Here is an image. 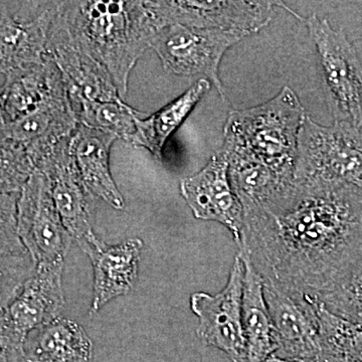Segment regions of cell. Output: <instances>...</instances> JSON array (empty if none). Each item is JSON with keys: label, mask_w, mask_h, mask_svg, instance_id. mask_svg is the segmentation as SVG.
Instances as JSON below:
<instances>
[{"label": "cell", "mask_w": 362, "mask_h": 362, "mask_svg": "<svg viewBox=\"0 0 362 362\" xmlns=\"http://www.w3.org/2000/svg\"><path fill=\"white\" fill-rule=\"evenodd\" d=\"M243 211L239 249L266 284L317 300L362 264V190L354 185L294 178Z\"/></svg>", "instance_id": "obj_1"}, {"label": "cell", "mask_w": 362, "mask_h": 362, "mask_svg": "<svg viewBox=\"0 0 362 362\" xmlns=\"http://www.w3.org/2000/svg\"><path fill=\"white\" fill-rule=\"evenodd\" d=\"M59 18L71 40L110 74L121 98L156 28L145 1H61Z\"/></svg>", "instance_id": "obj_2"}, {"label": "cell", "mask_w": 362, "mask_h": 362, "mask_svg": "<svg viewBox=\"0 0 362 362\" xmlns=\"http://www.w3.org/2000/svg\"><path fill=\"white\" fill-rule=\"evenodd\" d=\"M306 116L294 90L284 87L266 103L228 114L221 151L226 157L254 162L282 180H293L298 137Z\"/></svg>", "instance_id": "obj_3"}, {"label": "cell", "mask_w": 362, "mask_h": 362, "mask_svg": "<svg viewBox=\"0 0 362 362\" xmlns=\"http://www.w3.org/2000/svg\"><path fill=\"white\" fill-rule=\"evenodd\" d=\"M306 25L315 44L326 102L335 123L362 128V64L343 30L311 16Z\"/></svg>", "instance_id": "obj_4"}, {"label": "cell", "mask_w": 362, "mask_h": 362, "mask_svg": "<svg viewBox=\"0 0 362 362\" xmlns=\"http://www.w3.org/2000/svg\"><path fill=\"white\" fill-rule=\"evenodd\" d=\"M294 178H321L362 190V133L349 124L319 125L308 115L299 137Z\"/></svg>", "instance_id": "obj_5"}, {"label": "cell", "mask_w": 362, "mask_h": 362, "mask_svg": "<svg viewBox=\"0 0 362 362\" xmlns=\"http://www.w3.org/2000/svg\"><path fill=\"white\" fill-rule=\"evenodd\" d=\"M246 37L235 30L169 25L153 33L150 49L160 59L164 71L185 77L204 76L225 101L226 93L220 78L221 59L232 45Z\"/></svg>", "instance_id": "obj_6"}, {"label": "cell", "mask_w": 362, "mask_h": 362, "mask_svg": "<svg viewBox=\"0 0 362 362\" xmlns=\"http://www.w3.org/2000/svg\"><path fill=\"white\" fill-rule=\"evenodd\" d=\"M64 264L35 266L23 289L0 314V346L11 362H20L32 331L59 318L65 307Z\"/></svg>", "instance_id": "obj_7"}, {"label": "cell", "mask_w": 362, "mask_h": 362, "mask_svg": "<svg viewBox=\"0 0 362 362\" xmlns=\"http://www.w3.org/2000/svg\"><path fill=\"white\" fill-rule=\"evenodd\" d=\"M71 137L49 150L35 163V168L42 171L49 181L54 206L66 230L81 249L92 258L107 246L93 230V195L74 162Z\"/></svg>", "instance_id": "obj_8"}, {"label": "cell", "mask_w": 362, "mask_h": 362, "mask_svg": "<svg viewBox=\"0 0 362 362\" xmlns=\"http://www.w3.org/2000/svg\"><path fill=\"white\" fill-rule=\"evenodd\" d=\"M18 232L35 266L65 263L73 238L54 206L49 181L37 168L18 199Z\"/></svg>", "instance_id": "obj_9"}, {"label": "cell", "mask_w": 362, "mask_h": 362, "mask_svg": "<svg viewBox=\"0 0 362 362\" xmlns=\"http://www.w3.org/2000/svg\"><path fill=\"white\" fill-rule=\"evenodd\" d=\"M61 1H0V74L45 61Z\"/></svg>", "instance_id": "obj_10"}, {"label": "cell", "mask_w": 362, "mask_h": 362, "mask_svg": "<svg viewBox=\"0 0 362 362\" xmlns=\"http://www.w3.org/2000/svg\"><path fill=\"white\" fill-rule=\"evenodd\" d=\"M245 266L235 257L228 282L218 294L197 292L190 307L199 318L197 333L209 346L221 350L233 362H247L246 338L243 327Z\"/></svg>", "instance_id": "obj_11"}, {"label": "cell", "mask_w": 362, "mask_h": 362, "mask_svg": "<svg viewBox=\"0 0 362 362\" xmlns=\"http://www.w3.org/2000/svg\"><path fill=\"white\" fill-rule=\"evenodd\" d=\"M156 30L180 25L207 30H235L250 35L273 18V1H145Z\"/></svg>", "instance_id": "obj_12"}, {"label": "cell", "mask_w": 362, "mask_h": 362, "mask_svg": "<svg viewBox=\"0 0 362 362\" xmlns=\"http://www.w3.org/2000/svg\"><path fill=\"white\" fill-rule=\"evenodd\" d=\"M78 125L62 74L35 110L0 125V138L25 146L35 166L49 150L71 137Z\"/></svg>", "instance_id": "obj_13"}, {"label": "cell", "mask_w": 362, "mask_h": 362, "mask_svg": "<svg viewBox=\"0 0 362 362\" xmlns=\"http://www.w3.org/2000/svg\"><path fill=\"white\" fill-rule=\"evenodd\" d=\"M264 296L277 344L274 356L284 359L317 361L319 344L316 300L284 291L266 283Z\"/></svg>", "instance_id": "obj_14"}, {"label": "cell", "mask_w": 362, "mask_h": 362, "mask_svg": "<svg viewBox=\"0 0 362 362\" xmlns=\"http://www.w3.org/2000/svg\"><path fill=\"white\" fill-rule=\"evenodd\" d=\"M180 192L195 218L225 226L240 246L244 211L228 177V163L218 151L199 173L180 182Z\"/></svg>", "instance_id": "obj_15"}, {"label": "cell", "mask_w": 362, "mask_h": 362, "mask_svg": "<svg viewBox=\"0 0 362 362\" xmlns=\"http://www.w3.org/2000/svg\"><path fill=\"white\" fill-rule=\"evenodd\" d=\"M47 56L56 63L63 74L69 97L99 102L122 100L106 69L71 40L59 21V13L49 33Z\"/></svg>", "instance_id": "obj_16"}, {"label": "cell", "mask_w": 362, "mask_h": 362, "mask_svg": "<svg viewBox=\"0 0 362 362\" xmlns=\"http://www.w3.org/2000/svg\"><path fill=\"white\" fill-rule=\"evenodd\" d=\"M117 139L111 133L78 124L71 137L70 150L78 173L90 194L120 211L125 206V202L110 170L112 145Z\"/></svg>", "instance_id": "obj_17"}, {"label": "cell", "mask_w": 362, "mask_h": 362, "mask_svg": "<svg viewBox=\"0 0 362 362\" xmlns=\"http://www.w3.org/2000/svg\"><path fill=\"white\" fill-rule=\"evenodd\" d=\"M142 247V240L134 238L116 246L106 247L90 258L94 267L93 313L132 290L138 278Z\"/></svg>", "instance_id": "obj_18"}, {"label": "cell", "mask_w": 362, "mask_h": 362, "mask_svg": "<svg viewBox=\"0 0 362 362\" xmlns=\"http://www.w3.org/2000/svg\"><path fill=\"white\" fill-rule=\"evenodd\" d=\"M92 359L93 342L84 328L59 317L28 335L20 362H92Z\"/></svg>", "instance_id": "obj_19"}, {"label": "cell", "mask_w": 362, "mask_h": 362, "mask_svg": "<svg viewBox=\"0 0 362 362\" xmlns=\"http://www.w3.org/2000/svg\"><path fill=\"white\" fill-rule=\"evenodd\" d=\"M238 254L245 266L243 327L246 338L247 362H266L275 354L277 344L264 296L263 280L252 265L247 252L239 249Z\"/></svg>", "instance_id": "obj_20"}, {"label": "cell", "mask_w": 362, "mask_h": 362, "mask_svg": "<svg viewBox=\"0 0 362 362\" xmlns=\"http://www.w3.org/2000/svg\"><path fill=\"white\" fill-rule=\"evenodd\" d=\"M209 89L211 82L199 78L181 96L156 113L147 116L141 112L136 117V132L130 144L149 150L156 158L161 160L164 145L169 137L185 122Z\"/></svg>", "instance_id": "obj_21"}, {"label": "cell", "mask_w": 362, "mask_h": 362, "mask_svg": "<svg viewBox=\"0 0 362 362\" xmlns=\"http://www.w3.org/2000/svg\"><path fill=\"white\" fill-rule=\"evenodd\" d=\"M61 76L58 66L49 56H45V61L37 65L7 74L0 87L6 122L35 110Z\"/></svg>", "instance_id": "obj_22"}, {"label": "cell", "mask_w": 362, "mask_h": 362, "mask_svg": "<svg viewBox=\"0 0 362 362\" xmlns=\"http://www.w3.org/2000/svg\"><path fill=\"white\" fill-rule=\"evenodd\" d=\"M317 362H362V325L331 313L317 301Z\"/></svg>", "instance_id": "obj_23"}, {"label": "cell", "mask_w": 362, "mask_h": 362, "mask_svg": "<svg viewBox=\"0 0 362 362\" xmlns=\"http://www.w3.org/2000/svg\"><path fill=\"white\" fill-rule=\"evenodd\" d=\"M70 101L78 124L111 133L117 138L130 143L136 132V117L141 112L132 108L123 100L99 102L70 97Z\"/></svg>", "instance_id": "obj_24"}, {"label": "cell", "mask_w": 362, "mask_h": 362, "mask_svg": "<svg viewBox=\"0 0 362 362\" xmlns=\"http://www.w3.org/2000/svg\"><path fill=\"white\" fill-rule=\"evenodd\" d=\"M316 301L331 313L362 325V264Z\"/></svg>", "instance_id": "obj_25"}, {"label": "cell", "mask_w": 362, "mask_h": 362, "mask_svg": "<svg viewBox=\"0 0 362 362\" xmlns=\"http://www.w3.org/2000/svg\"><path fill=\"white\" fill-rule=\"evenodd\" d=\"M35 170V164L25 146L0 138V192L21 194Z\"/></svg>", "instance_id": "obj_26"}, {"label": "cell", "mask_w": 362, "mask_h": 362, "mask_svg": "<svg viewBox=\"0 0 362 362\" xmlns=\"http://www.w3.org/2000/svg\"><path fill=\"white\" fill-rule=\"evenodd\" d=\"M35 269L28 252L0 255V314L18 296Z\"/></svg>", "instance_id": "obj_27"}, {"label": "cell", "mask_w": 362, "mask_h": 362, "mask_svg": "<svg viewBox=\"0 0 362 362\" xmlns=\"http://www.w3.org/2000/svg\"><path fill=\"white\" fill-rule=\"evenodd\" d=\"M28 252L18 232V199L0 192V255Z\"/></svg>", "instance_id": "obj_28"}, {"label": "cell", "mask_w": 362, "mask_h": 362, "mask_svg": "<svg viewBox=\"0 0 362 362\" xmlns=\"http://www.w3.org/2000/svg\"><path fill=\"white\" fill-rule=\"evenodd\" d=\"M266 362H317L315 361H296V359H284L276 356H272Z\"/></svg>", "instance_id": "obj_29"}, {"label": "cell", "mask_w": 362, "mask_h": 362, "mask_svg": "<svg viewBox=\"0 0 362 362\" xmlns=\"http://www.w3.org/2000/svg\"><path fill=\"white\" fill-rule=\"evenodd\" d=\"M6 122V112H4V101L2 96L1 90H0V125H4Z\"/></svg>", "instance_id": "obj_30"}, {"label": "cell", "mask_w": 362, "mask_h": 362, "mask_svg": "<svg viewBox=\"0 0 362 362\" xmlns=\"http://www.w3.org/2000/svg\"><path fill=\"white\" fill-rule=\"evenodd\" d=\"M0 362H11L8 356H7L6 350L2 349L1 346H0Z\"/></svg>", "instance_id": "obj_31"}]
</instances>
